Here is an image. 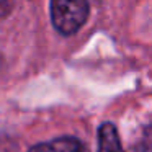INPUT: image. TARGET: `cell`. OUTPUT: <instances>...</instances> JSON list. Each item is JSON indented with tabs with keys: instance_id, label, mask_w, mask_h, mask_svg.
Segmentation results:
<instances>
[{
	"instance_id": "cell-1",
	"label": "cell",
	"mask_w": 152,
	"mask_h": 152,
	"mask_svg": "<svg viewBox=\"0 0 152 152\" xmlns=\"http://www.w3.org/2000/svg\"><path fill=\"white\" fill-rule=\"evenodd\" d=\"M88 18V0H51V20L61 34L77 33Z\"/></svg>"
},
{
	"instance_id": "cell-2",
	"label": "cell",
	"mask_w": 152,
	"mask_h": 152,
	"mask_svg": "<svg viewBox=\"0 0 152 152\" xmlns=\"http://www.w3.org/2000/svg\"><path fill=\"white\" fill-rule=\"evenodd\" d=\"M30 152H83V145L75 137H59L33 145Z\"/></svg>"
},
{
	"instance_id": "cell-3",
	"label": "cell",
	"mask_w": 152,
	"mask_h": 152,
	"mask_svg": "<svg viewBox=\"0 0 152 152\" xmlns=\"http://www.w3.org/2000/svg\"><path fill=\"white\" fill-rule=\"evenodd\" d=\"M98 152H123L118 131L111 123H103L98 129Z\"/></svg>"
},
{
	"instance_id": "cell-4",
	"label": "cell",
	"mask_w": 152,
	"mask_h": 152,
	"mask_svg": "<svg viewBox=\"0 0 152 152\" xmlns=\"http://www.w3.org/2000/svg\"><path fill=\"white\" fill-rule=\"evenodd\" d=\"M128 152H152V142H139V144H134Z\"/></svg>"
},
{
	"instance_id": "cell-5",
	"label": "cell",
	"mask_w": 152,
	"mask_h": 152,
	"mask_svg": "<svg viewBox=\"0 0 152 152\" xmlns=\"http://www.w3.org/2000/svg\"><path fill=\"white\" fill-rule=\"evenodd\" d=\"M4 2H5V0H0V5H2V4H4Z\"/></svg>"
}]
</instances>
